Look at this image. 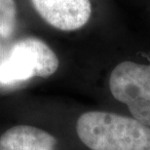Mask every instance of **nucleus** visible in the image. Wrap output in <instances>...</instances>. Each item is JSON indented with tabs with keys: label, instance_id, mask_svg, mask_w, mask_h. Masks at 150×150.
Returning <instances> with one entry per match:
<instances>
[{
	"label": "nucleus",
	"instance_id": "1",
	"mask_svg": "<svg viewBox=\"0 0 150 150\" xmlns=\"http://www.w3.org/2000/svg\"><path fill=\"white\" fill-rule=\"evenodd\" d=\"M76 133L91 150H150V127L134 117L88 111L78 118Z\"/></svg>",
	"mask_w": 150,
	"mask_h": 150
},
{
	"label": "nucleus",
	"instance_id": "2",
	"mask_svg": "<svg viewBox=\"0 0 150 150\" xmlns=\"http://www.w3.org/2000/svg\"><path fill=\"white\" fill-rule=\"evenodd\" d=\"M59 65L56 53L36 37H25L12 45L0 62V83L10 85L34 77L47 78Z\"/></svg>",
	"mask_w": 150,
	"mask_h": 150
},
{
	"label": "nucleus",
	"instance_id": "3",
	"mask_svg": "<svg viewBox=\"0 0 150 150\" xmlns=\"http://www.w3.org/2000/svg\"><path fill=\"white\" fill-rule=\"evenodd\" d=\"M113 98L128 106L134 119L150 127V64L120 62L109 76Z\"/></svg>",
	"mask_w": 150,
	"mask_h": 150
},
{
	"label": "nucleus",
	"instance_id": "4",
	"mask_svg": "<svg viewBox=\"0 0 150 150\" xmlns=\"http://www.w3.org/2000/svg\"><path fill=\"white\" fill-rule=\"evenodd\" d=\"M31 3L45 22L64 31L83 28L92 15L90 0H31Z\"/></svg>",
	"mask_w": 150,
	"mask_h": 150
},
{
	"label": "nucleus",
	"instance_id": "5",
	"mask_svg": "<svg viewBox=\"0 0 150 150\" xmlns=\"http://www.w3.org/2000/svg\"><path fill=\"white\" fill-rule=\"evenodd\" d=\"M57 143L53 134L28 125L14 126L0 137V150H55Z\"/></svg>",
	"mask_w": 150,
	"mask_h": 150
},
{
	"label": "nucleus",
	"instance_id": "6",
	"mask_svg": "<svg viewBox=\"0 0 150 150\" xmlns=\"http://www.w3.org/2000/svg\"><path fill=\"white\" fill-rule=\"evenodd\" d=\"M17 25V5L15 0H0V37L8 39Z\"/></svg>",
	"mask_w": 150,
	"mask_h": 150
}]
</instances>
